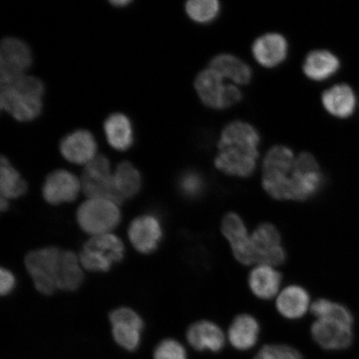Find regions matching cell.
<instances>
[{
	"label": "cell",
	"instance_id": "obj_37",
	"mask_svg": "<svg viewBox=\"0 0 359 359\" xmlns=\"http://www.w3.org/2000/svg\"><path fill=\"white\" fill-rule=\"evenodd\" d=\"M112 6H115L116 7H124L126 6H128L131 1H125V0H122V1H111Z\"/></svg>",
	"mask_w": 359,
	"mask_h": 359
},
{
	"label": "cell",
	"instance_id": "obj_34",
	"mask_svg": "<svg viewBox=\"0 0 359 359\" xmlns=\"http://www.w3.org/2000/svg\"><path fill=\"white\" fill-rule=\"evenodd\" d=\"M154 359H187L186 348L173 339L161 341L154 350Z\"/></svg>",
	"mask_w": 359,
	"mask_h": 359
},
{
	"label": "cell",
	"instance_id": "obj_33",
	"mask_svg": "<svg viewBox=\"0 0 359 359\" xmlns=\"http://www.w3.org/2000/svg\"><path fill=\"white\" fill-rule=\"evenodd\" d=\"M254 359H304L297 349L285 344L264 345Z\"/></svg>",
	"mask_w": 359,
	"mask_h": 359
},
{
	"label": "cell",
	"instance_id": "obj_18",
	"mask_svg": "<svg viewBox=\"0 0 359 359\" xmlns=\"http://www.w3.org/2000/svg\"><path fill=\"white\" fill-rule=\"evenodd\" d=\"M60 151L72 163L88 164L96 157L97 143L91 133L79 130L62 139Z\"/></svg>",
	"mask_w": 359,
	"mask_h": 359
},
{
	"label": "cell",
	"instance_id": "obj_30",
	"mask_svg": "<svg viewBox=\"0 0 359 359\" xmlns=\"http://www.w3.org/2000/svg\"><path fill=\"white\" fill-rule=\"evenodd\" d=\"M311 311L317 318H334V320L347 323L350 325L353 324L351 312L344 305L332 302L329 299L316 300L311 304Z\"/></svg>",
	"mask_w": 359,
	"mask_h": 359
},
{
	"label": "cell",
	"instance_id": "obj_2",
	"mask_svg": "<svg viewBox=\"0 0 359 359\" xmlns=\"http://www.w3.org/2000/svg\"><path fill=\"white\" fill-rule=\"evenodd\" d=\"M44 86L32 76H22L13 83L2 85L0 106L20 122L38 118L42 111Z\"/></svg>",
	"mask_w": 359,
	"mask_h": 359
},
{
	"label": "cell",
	"instance_id": "obj_31",
	"mask_svg": "<svg viewBox=\"0 0 359 359\" xmlns=\"http://www.w3.org/2000/svg\"><path fill=\"white\" fill-rule=\"evenodd\" d=\"M186 11L192 20L204 24L217 18L219 3L217 0H191L186 4Z\"/></svg>",
	"mask_w": 359,
	"mask_h": 359
},
{
	"label": "cell",
	"instance_id": "obj_35",
	"mask_svg": "<svg viewBox=\"0 0 359 359\" xmlns=\"http://www.w3.org/2000/svg\"><path fill=\"white\" fill-rule=\"evenodd\" d=\"M15 278L8 269L2 268L0 271V293L3 296L11 293L15 286Z\"/></svg>",
	"mask_w": 359,
	"mask_h": 359
},
{
	"label": "cell",
	"instance_id": "obj_36",
	"mask_svg": "<svg viewBox=\"0 0 359 359\" xmlns=\"http://www.w3.org/2000/svg\"><path fill=\"white\" fill-rule=\"evenodd\" d=\"M8 208V199L4 198V197L1 196V199H0V209H1L2 212H6Z\"/></svg>",
	"mask_w": 359,
	"mask_h": 359
},
{
	"label": "cell",
	"instance_id": "obj_28",
	"mask_svg": "<svg viewBox=\"0 0 359 359\" xmlns=\"http://www.w3.org/2000/svg\"><path fill=\"white\" fill-rule=\"evenodd\" d=\"M27 191V183L19 172L12 167L6 157H1L0 163V192L6 199H15L24 196Z\"/></svg>",
	"mask_w": 359,
	"mask_h": 359
},
{
	"label": "cell",
	"instance_id": "obj_8",
	"mask_svg": "<svg viewBox=\"0 0 359 359\" xmlns=\"http://www.w3.org/2000/svg\"><path fill=\"white\" fill-rule=\"evenodd\" d=\"M222 75L210 69L201 71L195 81V88L202 102L213 109H224L239 102L240 89L232 84H224Z\"/></svg>",
	"mask_w": 359,
	"mask_h": 359
},
{
	"label": "cell",
	"instance_id": "obj_20",
	"mask_svg": "<svg viewBox=\"0 0 359 359\" xmlns=\"http://www.w3.org/2000/svg\"><path fill=\"white\" fill-rule=\"evenodd\" d=\"M252 52L255 60L260 65L273 67L285 60L288 52V43L284 36L280 34H266L255 40Z\"/></svg>",
	"mask_w": 359,
	"mask_h": 359
},
{
	"label": "cell",
	"instance_id": "obj_1",
	"mask_svg": "<svg viewBox=\"0 0 359 359\" xmlns=\"http://www.w3.org/2000/svg\"><path fill=\"white\" fill-rule=\"evenodd\" d=\"M259 136L253 126L234 121L224 128L215 165L228 176L249 177L257 168Z\"/></svg>",
	"mask_w": 359,
	"mask_h": 359
},
{
	"label": "cell",
	"instance_id": "obj_15",
	"mask_svg": "<svg viewBox=\"0 0 359 359\" xmlns=\"http://www.w3.org/2000/svg\"><path fill=\"white\" fill-rule=\"evenodd\" d=\"M81 182L73 173L57 170L48 175L43 187L45 201L51 205H60L77 199Z\"/></svg>",
	"mask_w": 359,
	"mask_h": 359
},
{
	"label": "cell",
	"instance_id": "obj_25",
	"mask_svg": "<svg viewBox=\"0 0 359 359\" xmlns=\"http://www.w3.org/2000/svg\"><path fill=\"white\" fill-rule=\"evenodd\" d=\"M210 69L217 72L223 78H226L238 84H247L252 78V70L245 62L231 55L223 53L210 60Z\"/></svg>",
	"mask_w": 359,
	"mask_h": 359
},
{
	"label": "cell",
	"instance_id": "obj_22",
	"mask_svg": "<svg viewBox=\"0 0 359 359\" xmlns=\"http://www.w3.org/2000/svg\"><path fill=\"white\" fill-rule=\"evenodd\" d=\"M281 284V273L268 264H259L249 273V288L251 293L259 299L269 300L276 297Z\"/></svg>",
	"mask_w": 359,
	"mask_h": 359
},
{
	"label": "cell",
	"instance_id": "obj_29",
	"mask_svg": "<svg viewBox=\"0 0 359 359\" xmlns=\"http://www.w3.org/2000/svg\"><path fill=\"white\" fill-rule=\"evenodd\" d=\"M79 257L72 251L64 250L58 290L72 292L77 290L84 280Z\"/></svg>",
	"mask_w": 359,
	"mask_h": 359
},
{
	"label": "cell",
	"instance_id": "obj_24",
	"mask_svg": "<svg viewBox=\"0 0 359 359\" xmlns=\"http://www.w3.org/2000/svg\"><path fill=\"white\" fill-rule=\"evenodd\" d=\"M340 69V61L334 53L327 50H314L305 58L303 70L309 79L325 81Z\"/></svg>",
	"mask_w": 359,
	"mask_h": 359
},
{
	"label": "cell",
	"instance_id": "obj_23",
	"mask_svg": "<svg viewBox=\"0 0 359 359\" xmlns=\"http://www.w3.org/2000/svg\"><path fill=\"white\" fill-rule=\"evenodd\" d=\"M260 325L257 318L241 313L233 320L228 330V339L233 347L241 351L253 348L258 342Z\"/></svg>",
	"mask_w": 359,
	"mask_h": 359
},
{
	"label": "cell",
	"instance_id": "obj_32",
	"mask_svg": "<svg viewBox=\"0 0 359 359\" xmlns=\"http://www.w3.org/2000/svg\"><path fill=\"white\" fill-rule=\"evenodd\" d=\"M179 189L187 198L196 199L203 194L205 184L201 174L195 172H187L179 180Z\"/></svg>",
	"mask_w": 359,
	"mask_h": 359
},
{
	"label": "cell",
	"instance_id": "obj_26",
	"mask_svg": "<svg viewBox=\"0 0 359 359\" xmlns=\"http://www.w3.org/2000/svg\"><path fill=\"white\" fill-rule=\"evenodd\" d=\"M107 142L118 151L128 150L133 143V132L131 122L122 114H111L104 123Z\"/></svg>",
	"mask_w": 359,
	"mask_h": 359
},
{
	"label": "cell",
	"instance_id": "obj_19",
	"mask_svg": "<svg viewBox=\"0 0 359 359\" xmlns=\"http://www.w3.org/2000/svg\"><path fill=\"white\" fill-rule=\"evenodd\" d=\"M276 309L283 318L297 320L311 308V295L304 287L291 285L285 287L277 296Z\"/></svg>",
	"mask_w": 359,
	"mask_h": 359
},
{
	"label": "cell",
	"instance_id": "obj_7",
	"mask_svg": "<svg viewBox=\"0 0 359 359\" xmlns=\"http://www.w3.org/2000/svg\"><path fill=\"white\" fill-rule=\"evenodd\" d=\"M118 205L109 199L94 198L83 202L77 212L81 229L93 236L109 234L121 221Z\"/></svg>",
	"mask_w": 359,
	"mask_h": 359
},
{
	"label": "cell",
	"instance_id": "obj_21",
	"mask_svg": "<svg viewBox=\"0 0 359 359\" xmlns=\"http://www.w3.org/2000/svg\"><path fill=\"white\" fill-rule=\"evenodd\" d=\"M357 97L346 83L334 85L322 94L325 110L335 118L345 119L351 116L357 107Z\"/></svg>",
	"mask_w": 359,
	"mask_h": 359
},
{
	"label": "cell",
	"instance_id": "obj_4",
	"mask_svg": "<svg viewBox=\"0 0 359 359\" xmlns=\"http://www.w3.org/2000/svg\"><path fill=\"white\" fill-rule=\"evenodd\" d=\"M64 250L57 247L36 250L27 255L25 266L40 293L50 295L58 290L62 255Z\"/></svg>",
	"mask_w": 359,
	"mask_h": 359
},
{
	"label": "cell",
	"instance_id": "obj_16",
	"mask_svg": "<svg viewBox=\"0 0 359 359\" xmlns=\"http://www.w3.org/2000/svg\"><path fill=\"white\" fill-rule=\"evenodd\" d=\"M129 240L138 252L150 254L158 247L163 229L154 215H144L134 219L128 230Z\"/></svg>",
	"mask_w": 359,
	"mask_h": 359
},
{
	"label": "cell",
	"instance_id": "obj_10",
	"mask_svg": "<svg viewBox=\"0 0 359 359\" xmlns=\"http://www.w3.org/2000/svg\"><path fill=\"white\" fill-rule=\"evenodd\" d=\"M32 62V53L24 41L15 38L4 39L0 48L1 84L13 83L24 76Z\"/></svg>",
	"mask_w": 359,
	"mask_h": 359
},
{
	"label": "cell",
	"instance_id": "obj_3",
	"mask_svg": "<svg viewBox=\"0 0 359 359\" xmlns=\"http://www.w3.org/2000/svg\"><path fill=\"white\" fill-rule=\"evenodd\" d=\"M295 156L289 147L275 146L263 161L262 186L271 198L288 201L290 179Z\"/></svg>",
	"mask_w": 359,
	"mask_h": 359
},
{
	"label": "cell",
	"instance_id": "obj_14",
	"mask_svg": "<svg viewBox=\"0 0 359 359\" xmlns=\"http://www.w3.org/2000/svg\"><path fill=\"white\" fill-rule=\"evenodd\" d=\"M311 335L323 348L345 349L353 342V325L334 318H317L311 326Z\"/></svg>",
	"mask_w": 359,
	"mask_h": 359
},
{
	"label": "cell",
	"instance_id": "obj_13",
	"mask_svg": "<svg viewBox=\"0 0 359 359\" xmlns=\"http://www.w3.org/2000/svg\"><path fill=\"white\" fill-rule=\"evenodd\" d=\"M222 232L231 247L233 255L241 264H255L252 241L246 224L239 215L230 212L222 222Z\"/></svg>",
	"mask_w": 359,
	"mask_h": 359
},
{
	"label": "cell",
	"instance_id": "obj_5",
	"mask_svg": "<svg viewBox=\"0 0 359 359\" xmlns=\"http://www.w3.org/2000/svg\"><path fill=\"white\" fill-rule=\"evenodd\" d=\"M124 245L111 233L93 236L79 254L81 266L88 271L107 272L124 257Z\"/></svg>",
	"mask_w": 359,
	"mask_h": 359
},
{
	"label": "cell",
	"instance_id": "obj_17",
	"mask_svg": "<svg viewBox=\"0 0 359 359\" xmlns=\"http://www.w3.org/2000/svg\"><path fill=\"white\" fill-rule=\"evenodd\" d=\"M187 339L192 348L201 352H219L226 343L222 327L210 320L197 321L188 327Z\"/></svg>",
	"mask_w": 359,
	"mask_h": 359
},
{
	"label": "cell",
	"instance_id": "obj_11",
	"mask_svg": "<svg viewBox=\"0 0 359 359\" xmlns=\"http://www.w3.org/2000/svg\"><path fill=\"white\" fill-rule=\"evenodd\" d=\"M255 263L276 267L284 264L286 251L280 233L271 223L259 224L251 234Z\"/></svg>",
	"mask_w": 359,
	"mask_h": 359
},
{
	"label": "cell",
	"instance_id": "obj_12",
	"mask_svg": "<svg viewBox=\"0 0 359 359\" xmlns=\"http://www.w3.org/2000/svg\"><path fill=\"white\" fill-rule=\"evenodd\" d=\"M109 320L115 342L127 351H136L144 326L140 316L132 309L123 307L112 311Z\"/></svg>",
	"mask_w": 359,
	"mask_h": 359
},
{
	"label": "cell",
	"instance_id": "obj_9",
	"mask_svg": "<svg viewBox=\"0 0 359 359\" xmlns=\"http://www.w3.org/2000/svg\"><path fill=\"white\" fill-rule=\"evenodd\" d=\"M81 185L88 199H109L118 205L123 202L116 191L109 161L104 156H97L87 164Z\"/></svg>",
	"mask_w": 359,
	"mask_h": 359
},
{
	"label": "cell",
	"instance_id": "obj_6",
	"mask_svg": "<svg viewBox=\"0 0 359 359\" xmlns=\"http://www.w3.org/2000/svg\"><path fill=\"white\" fill-rule=\"evenodd\" d=\"M325 177L320 165L309 152L295 157L289 186V201H306L321 191Z\"/></svg>",
	"mask_w": 359,
	"mask_h": 359
},
{
	"label": "cell",
	"instance_id": "obj_27",
	"mask_svg": "<svg viewBox=\"0 0 359 359\" xmlns=\"http://www.w3.org/2000/svg\"><path fill=\"white\" fill-rule=\"evenodd\" d=\"M114 180L116 191L123 201L136 196L141 189L140 172L129 161H123L116 168Z\"/></svg>",
	"mask_w": 359,
	"mask_h": 359
}]
</instances>
